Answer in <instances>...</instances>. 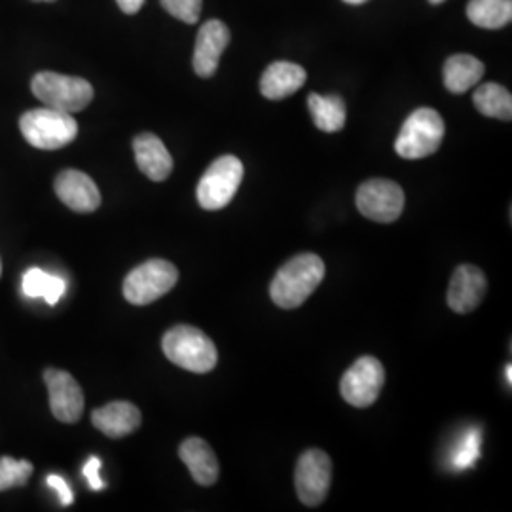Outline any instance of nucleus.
<instances>
[{"label":"nucleus","mask_w":512,"mask_h":512,"mask_svg":"<svg viewBox=\"0 0 512 512\" xmlns=\"http://www.w3.org/2000/svg\"><path fill=\"white\" fill-rule=\"evenodd\" d=\"M325 262L313 253L291 258L277 274H275L270 296L275 306L283 310L300 308L315 289L321 285L325 277Z\"/></svg>","instance_id":"f257e3e1"},{"label":"nucleus","mask_w":512,"mask_h":512,"mask_svg":"<svg viewBox=\"0 0 512 512\" xmlns=\"http://www.w3.org/2000/svg\"><path fill=\"white\" fill-rule=\"evenodd\" d=\"M162 349L173 365L196 374H207L219 363V353L213 340L202 330L190 325H177L167 330L162 340Z\"/></svg>","instance_id":"f03ea898"},{"label":"nucleus","mask_w":512,"mask_h":512,"mask_svg":"<svg viewBox=\"0 0 512 512\" xmlns=\"http://www.w3.org/2000/svg\"><path fill=\"white\" fill-rule=\"evenodd\" d=\"M19 129L25 141L31 147L40 150H57L71 145L78 135V124L73 114L63 110L42 109L27 110L19 118Z\"/></svg>","instance_id":"7ed1b4c3"},{"label":"nucleus","mask_w":512,"mask_h":512,"mask_svg":"<svg viewBox=\"0 0 512 512\" xmlns=\"http://www.w3.org/2000/svg\"><path fill=\"white\" fill-rule=\"evenodd\" d=\"M446 126L439 112L429 107L414 110L397 135L395 152L404 160H421L439 150Z\"/></svg>","instance_id":"20e7f679"},{"label":"nucleus","mask_w":512,"mask_h":512,"mask_svg":"<svg viewBox=\"0 0 512 512\" xmlns=\"http://www.w3.org/2000/svg\"><path fill=\"white\" fill-rule=\"evenodd\" d=\"M31 90L44 107L63 110V112H80L86 109L93 99L92 84L80 76L67 74L38 73L31 80Z\"/></svg>","instance_id":"39448f33"},{"label":"nucleus","mask_w":512,"mask_h":512,"mask_svg":"<svg viewBox=\"0 0 512 512\" xmlns=\"http://www.w3.org/2000/svg\"><path fill=\"white\" fill-rule=\"evenodd\" d=\"M179 281V270L162 258H152L129 272L124 296L133 306H148L169 293Z\"/></svg>","instance_id":"423d86ee"},{"label":"nucleus","mask_w":512,"mask_h":512,"mask_svg":"<svg viewBox=\"0 0 512 512\" xmlns=\"http://www.w3.org/2000/svg\"><path fill=\"white\" fill-rule=\"evenodd\" d=\"M243 181V164L236 156H220L198 183V203L205 211H219L234 200Z\"/></svg>","instance_id":"0eeeda50"},{"label":"nucleus","mask_w":512,"mask_h":512,"mask_svg":"<svg viewBox=\"0 0 512 512\" xmlns=\"http://www.w3.org/2000/svg\"><path fill=\"white\" fill-rule=\"evenodd\" d=\"M385 384L384 365L376 357H361L349 366L340 382L346 403L355 408H368L378 401Z\"/></svg>","instance_id":"6e6552de"},{"label":"nucleus","mask_w":512,"mask_h":512,"mask_svg":"<svg viewBox=\"0 0 512 512\" xmlns=\"http://www.w3.org/2000/svg\"><path fill=\"white\" fill-rule=\"evenodd\" d=\"M332 480V461L329 454L323 450H308L304 452L294 471V486L300 501L308 507L321 505L330 490Z\"/></svg>","instance_id":"1a4fd4ad"},{"label":"nucleus","mask_w":512,"mask_h":512,"mask_svg":"<svg viewBox=\"0 0 512 512\" xmlns=\"http://www.w3.org/2000/svg\"><path fill=\"white\" fill-rule=\"evenodd\" d=\"M357 209L366 219L389 224L403 215V188L387 179H370L357 190Z\"/></svg>","instance_id":"9d476101"},{"label":"nucleus","mask_w":512,"mask_h":512,"mask_svg":"<svg viewBox=\"0 0 512 512\" xmlns=\"http://www.w3.org/2000/svg\"><path fill=\"white\" fill-rule=\"evenodd\" d=\"M44 382L50 393V408L55 420L76 423L84 412V393L73 376L65 370L46 368Z\"/></svg>","instance_id":"9b49d317"},{"label":"nucleus","mask_w":512,"mask_h":512,"mask_svg":"<svg viewBox=\"0 0 512 512\" xmlns=\"http://www.w3.org/2000/svg\"><path fill=\"white\" fill-rule=\"evenodd\" d=\"M55 194L74 213H93L101 205V192L92 177L78 171L65 169L55 179Z\"/></svg>","instance_id":"f8f14e48"},{"label":"nucleus","mask_w":512,"mask_h":512,"mask_svg":"<svg viewBox=\"0 0 512 512\" xmlns=\"http://www.w3.org/2000/svg\"><path fill=\"white\" fill-rule=\"evenodd\" d=\"M488 291L486 275L473 264H461L448 287V306L456 313L475 311Z\"/></svg>","instance_id":"ddd939ff"},{"label":"nucleus","mask_w":512,"mask_h":512,"mask_svg":"<svg viewBox=\"0 0 512 512\" xmlns=\"http://www.w3.org/2000/svg\"><path fill=\"white\" fill-rule=\"evenodd\" d=\"M230 44V31L228 27L219 21L211 19L202 25L196 48H194V71L202 78H211L219 69L220 55Z\"/></svg>","instance_id":"4468645a"},{"label":"nucleus","mask_w":512,"mask_h":512,"mask_svg":"<svg viewBox=\"0 0 512 512\" xmlns=\"http://www.w3.org/2000/svg\"><path fill=\"white\" fill-rule=\"evenodd\" d=\"M141 410L128 401L105 404L92 412V423L110 439H122L135 433L141 425Z\"/></svg>","instance_id":"2eb2a0df"},{"label":"nucleus","mask_w":512,"mask_h":512,"mask_svg":"<svg viewBox=\"0 0 512 512\" xmlns=\"http://www.w3.org/2000/svg\"><path fill=\"white\" fill-rule=\"evenodd\" d=\"M135 162L150 181L162 183L173 171V158L160 137L154 133H141L133 139Z\"/></svg>","instance_id":"dca6fc26"},{"label":"nucleus","mask_w":512,"mask_h":512,"mask_svg":"<svg viewBox=\"0 0 512 512\" xmlns=\"http://www.w3.org/2000/svg\"><path fill=\"white\" fill-rule=\"evenodd\" d=\"M308 73L291 61H275L260 78V92L266 99L281 101L298 92L306 84Z\"/></svg>","instance_id":"f3484780"},{"label":"nucleus","mask_w":512,"mask_h":512,"mask_svg":"<svg viewBox=\"0 0 512 512\" xmlns=\"http://www.w3.org/2000/svg\"><path fill=\"white\" fill-rule=\"evenodd\" d=\"M179 456L200 486H213L219 480V459L205 440L198 437L184 440Z\"/></svg>","instance_id":"a211bd4d"},{"label":"nucleus","mask_w":512,"mask_h":512,"mask_svg":"<svg viewBox=\"0 0 512 512\" xmlns=\"http://www.w3.org/2000/svg\"><path fill=\"white\" fill-rule=\"evenodd\" d=\"M484 63L473 55L458 54L444 63V86L450 93L469 92L484 76Z\"/></svg>","instance_id":"6ab92c4d"},{"label":"nucleus","mask_w":512,"mask_h":512,"mask_svg":"<svg viewBox=\"0 0 512 512\" xmlns=\"http://www.w3.org/2000/svg\"><path fill=\"white\" fill-rule=\"evenodd\" d=\"M308 109L315 126L325 133H336L342 131L346 126L348 109L340 95H319L310 93L308 97Z\"/></svg>","instance_id":"aec40b11"},{"label":"nucleus","mask_w":512,"mask_h":512,"mask_svg":"<svg viewBox=\"0 0 512 512\" xmlns=\"http://www.w3.org/2000/svg\"><path fill=\"white\" fill-rule=\"evenodd\" d=\"M467 18L480 29H501L512 21V0H471Z\"/></svg>","instance_id":"412c9836"},{"label":"nucleus","mask_w":512,"mask_h":512,"mask_svg":"<svg viewBox=\"0 0 512 512\" xmlns=\"http://www.w3.org/2000/svg\"><path fill=\"white\" fill-rule=\"evenodd\" d=\"M473 103L478 112L488 118L507 120V122L512 118V95L501 84H495V82L482 84L473 95Z\"/></svg>","instance_id":"4be33fe9"},{"label":"nucleus","mask_w":512,"mask_h":512,"mask_svg":"<svg viewBox=\"0 0 512 512\" xmlns=\"http://www.w3.org/2000/svg\"><path fill=\"white\" fill-rule=\"evenodd\" d=\"M23 293L29 298H44L50 306L57 304L61 300V296L65 294L67 283L63 277L59 275L46 274L40 268H31L23 275L21 281Z\"/></svg>","instance_id":"5701e85b"},{"label":"nucleus","mask_w":512,"mask_h":512,"mask_svg":"<svg viewBox=\"0 0 512 512\" xmlns=\"http://www.w3.org/2000/svg\"><path fill=\"white\" fill-rule=\"evenodd\" d=\"M33 475V465L27 459L0 458V492L16 486H25Z\"/></svg>","instance_id":"b1692460"},{"label":"nucleus","mask_w":512,"mask_h":512,"mask_svg":"<svg viewBox=\"0 0 512 512\" xmlns=\"http://www.w3.org/2000/svg\"><path fill=\"white\" fill-rule=\"evenodd\" d=\"M165 12L173 18L181 19L188 25L198 23L202 14L203 0H160Z\"/></svg>","instance_id":"393cba45"},{"label":"nucleus","mask_w":512,"mask_h":512,"mask_svg":"<svg viewBox=\"0 0 512 512\" xmlns=\"http://www.w3.org/2000/svg\"><path fill=\"white\" fill-rule=\"evenodd\" d=\"M478 446H480L478 433H476V431L475 433H469L467 439L463 442V446H461V450H459L458 454H456V458H454L456 467H459V469L471 467V465L475 463L476 458H478Z\"/></svg>","instance_id":"a878e982"},{"label":"nucleus","mask_w":512,"mask_h":512,"mask_svg":"<svg viewBox=\"0 0 512 512\" xmlns=\"http://www.w3.org/2000/svg\"><path fill=\"white\" fill-rule=\"evenodd\" d=\"M46 484H48L52 490L57 492V495H59V501H61V505H65V507L73 505V490L69 488V484H67V480H65V478H61L59 475H50L48 478H46Z\"/></svg>","instance_id":"bb28decb"},{"label":"nucleus","mask_w":512,"mask_h":512,"mask_svg":"<svg viewBox=\"0 0 512 512\" xmlns=\"http://www.w3.org/2000/svg\"><path fill=\"white\" fill-rule=\"evenodd\" d=\"M99 471H101V459L93 458L88 459V463L84 465V476H86V480H88V484H90V488L95 490V492H101V490H105V482H103V478L99 475Z\"/></svg>","instance_id":"cd10ccee"},{"label":"nucleus","mask_w":512,"mask_h":512,"mask_svg":"<svg viewBox=\"0 0 512 512\" xmlns=\"http://www.w3.org/2000/svg\"><path fill=\"white\" fill-rule=\"evenodd\" d=\"M116 2H118L120 10H122L124 14H128V16L137 14V12L143 8V4H145V0H116Z\"/></svg>","instance_id":"c85d7f7f"},{"label":"nucleus","mask_w":512,"mask_h":512,"mask_svg":"<svg viewBox=\"0 0 512 512\" xmlns=\"http://www.w3.org/2000/svg\"><path fill=\"white\" fill-rule=\"evenodd\" d=\"M507 382H509V385L512 384V370L511 365L507 366Z\"/></svg>","instance_id":"c756f323"},{"label":"nucleus","mask_w":512,"mask_h":512,"mask_svg":"<svg viewBox=\"0 0 512 512\" xmlns=\"http://www.w3.org/2000/svg\"><path fill=\"white\" fill-rule=\"evenodd\" d=\"M344 2H348V4H365L368 0H344Z\"/></svg>","instance_id":"7c9ffc66"},{"label":"nucleus","mask_w":512,"mask_h":512,"mask_svg":"<svg viewBox=\"0 0 512 512\" xmlns=\"http://www.w3.org/2000/svg\"><path fill=\"white\" fill-rule=\"evenodd\" d=\"M429 2H431V4H435V6H437V4H442V2H444V0H429Z\"/></svg>","instance_id":"2f4dec72"},{"label":"nucleus","mask_w":512,"mask_h":512,"mask_svg":"<svg viewBox=\"0 0 512 512\" xmlns=\"http://www.w3.org/2000/svg\"><path fill=\"white\" fill-rule=\"evenodd\" d=\"M33 2H54V0H33Z\"/></svg>","instance_id":"473e14b6"},{"label":"nucleus","mask_w":512,"mask_h":512,"mask_svg":"<svg viewBox=\"0 0 512 512\" xmlns=\"http://www.w3.org/2000/svg\"><path fill=\"white\" fill-rule=\"evenodd\" d=\"M0 274H2V262H0Z\"/></svg>","instance_id":"72a5a7b5"}]
</instances>
